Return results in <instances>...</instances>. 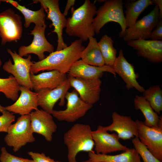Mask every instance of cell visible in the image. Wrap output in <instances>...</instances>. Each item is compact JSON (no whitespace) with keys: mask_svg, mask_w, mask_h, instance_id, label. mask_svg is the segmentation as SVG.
<instances>
[{"mask_svg":"<svg viewBox=\"0 0 162 162\" xmlns=\"http://www.w3.org/2000/svg\"><path fill=\"white\" fill-rule=\"evenodd\" d=\"M7 52L11 56L14 63L10 59L5 62L3 65V69L11 74L19 84L30 89H32V86L30 78V69L33 63L32 57L29 55L26 58L20 56L16 51L13 52L7 49Z\"/></svg>","mask_w":162,"mask_h":162,"instance_id":"obj_6","label":"cell"},{"mask_svg":"<svg viewBox=\"0 0 162 162\" xmlns=\"http://www.w3.org/2000/svg\"><path fill=\"white\" fill-rule=\"evenodd\" d=\"M4 140L8 146L12 147L15 152L28 143L35 141L33 135L30 114L21 116L15 123L9 127Z\"/></svg>","mask_w":162,"mask_h":162,"instance_id":"obj_5","label":"cell"},{"mask_svg":"<svg viewBox=\"0 0 162 162\" xmlns=\"http://www.w3.org/2000/svg\"><path fill=\"white\" fill-rule=\"evenodd\" d=\"M68 78L70 87L85 102L93 105L99 100L102 83L100 78L85 79L69 76Z\"/></svg>","mask_w":162,"mask_h":162,"instance_id":"obj_13","label":"cell"},{"mask_svg":"<svg viewBox=\"0 0 162 162\" xmlns=\"http://www.w3.org/2000/svg\"><path fill=\"white\" fill-rule=\"evenodd\" d=\"M153 4H154L158 7L159 9V20H161L162 18V0H152Z\"/></svg>","mask_w":162,"mask_h":162,"instance_id":"obj_37","label":"cell"},{"mask_svg":"<svg viewBox=\"0 0 162 162\" xmlns=\"http://www.w3.org/2000/svg\"><path fill=\"white\" fill-rule=\"evenodd\" d=\"M0 116V132H7L8 128L15 121V117L12 113L4 111Z\"/></svg>","mask_w":162,"mask_h":162,"instance_id":"obj_32","label":"cell"},{"mask_svg":"<svg viewBox=\"0 0 162 162\" xmlns=\"http://www.w3.org/2000/svg\"><path fill=\"white\" fill-rule=\"evenodd\" d=\"M28 154L32 158L34 162H62L55 161L49 156H47L44 153H39L29 152Z\"/></svg>","mask_w":162,"mask_h":162,"instance_id":"obj_34","label":"cell"},{"mask_svg":"<svg viewBox=\"0 0 162 162\" xmlns=\"http://www.w3.org/2000/svg\"><path fill=\"white\" fill-rule=\"evenodd\" d=\"M132 141L134 148L142 158L143 162H162L154 156L138 137L134 138Z\"/></svg>","mask_w":162,"mask_h":162,"instance_id":"obj_31","label":"cell"},{"mask_svg":"<svg viewBox=\"0 0 162 162\" xmlns=\"http://www.w3.org/2000/svg\"><path fill=\"white\" fill-rule=\"evenodd\" d=\"M105 65L112 66L117 58V51L113 41L107 34L104 35L98 42Z\"/></svg>","mask_w":162,"mask_h":162,"instance_id":"obj_28","label":"cell"},{"mask_svg":"<svg viewBox=\"0 0 162 162\" xmlns=\"http://www.w3.org/2000/svg\"><path fill=\"white\" fill-rule=\"evenodd\" d=\"M72 8L71 16L67 19L66 33L69 36L79 38L83 42L87 41L95 34L93 22L96 6L90 0H86L76 9Z\"/></svg>","mask_w":162,"mask_h":162,"instance_id":"obj_2","label":"cell"},{"mask_svg":"<svg viewBox=\"0 0 162 162\" xmlns=\"http://www.w3.org/2000/svg\"><path fill=\"white\" fill-rule=\"evenodd\" d=\"M89 159L94 162H141L140 157L134 148H129L120 154L110 155L88 152Z\"/></svg>","mask_w":162,"mask_h":162,"instance_id":"obj_23","label":"cell"},{"mask_svg":"<svg viewBox=\"0 0 162 162\" xmlns=\"http://www.w3.org/2000/svg\"><path fill=\"white\" fill-rule=\"evenodd\" d=\"M88 44L82 52L80 58L85 63L95 66L105 65L104 61L96 39L93 37L88 39Z\"/></svg>","mask_w":162,"mask_h":162,"instance_id":"obj_26","label":"cell"},{"mask_svg":"<svg viewBox=\"0 0 162 162\" xmlns=\"http://www.w3.org/2000/svg\"><path fill=\"white\" fill-rule=\"evenodd\" d=\"M33 132L43 136L47 141L51 142L53 134L57 126L51 114L42 109L32 112L29 114Z\"/></svg>","mask_w":162,"mask_h":162,"instance_id":"obj_17","label":"cell"},{"mask_svg":"<svg viewBox=\"0 0 162 162\" xmlns=\"http://www.w3.org/2000/svg\"><path fill=\"white\" fill-rule=\"evenodd\" d=\"M2 64L0 59V67ZM20 86L12 75L7 78H0V92L3 93L7 98L14 101H16L19 97Z\"/></svg>","mask_w":162,"mask_h":162,"instance_id":"obj_29","label":"cell"},{"mask_svg":"<svg viewBox=\"0 0 162 162\" xmlns=\"http://www.w3.org/2000/svg\"><path fill=\"white\" fill-rule=\"evenodd\" d=\"M22 32L21 16L11 8L0 13V37L2 45L20 40Z\"/></svg>","mask_w":162,"mask_h":162,"instance_id":"obj_10","label":"cell"},{"mask_svg":"<svg viewBox=\"0 0 162 162\" xmlns=\"http://www.w3.org/2000/svg\"><path fill=\"white\" fill-rule=\"evenodd\" d=\"M75 0H68L63 14L65 16H66L68 11L71 7L75 4Z\"/></svg>","mask_w":162,"mask_h":162,"instance_id":"obj_36","label":"cell"},{"mask_svg":"<svg viewBox=\"0 0 162 162\" xmlns=\"http://www.w3.org/2000/svg\"><path fill=\"white\" fill-rule=\"evenodd\" d=\"M107 72L116 76L112 66L106 65L95 66L87 64L81 60L75 62L68 73L69 76L85 79L100 78L104 73Z\"/></svg>","mask_w":162,"mask_h":162,"instance_id":"obj_21","label":"cell"},{"mask_svg":"<svg viewBox=\"0 0 162 162\" xmlns=\"http://www.w3.org/2000/svg\"><path fill=\"white\" fill-rule=\"evenodd\" d=\"M92 132L89 125L76 123L64 133L63 140L68 148V162H77L76 157L80 152L93 151L94 144Z\"/></svg>","mask_w":162,"mask_h":162,"instance_id":"obj_3","label":"cell"},{"mask_svg":"<svg viewBox=\"0 0 162 162\" xmlns=\"http://www.w3.org/2000/svg\"><path fill=\"white\" fill-rule=\"evenodd\" d=\"M143 97L149 103L153 110L160 114L162 111V90L159 85L152 86L145 89Z\"/></svg>","mask_w":162,"mask_h":162,"instance_id":"obj_30","label":"cell"},{"mask_svg":"<svg viewBox=\"0 0 162 162\" xmlns=\"http://www.w3.org/2000/svg\"><path fill=\"white\" fill-rule=\"evenodd\" d=\"M46 25L43 26H35L31 31L30 35L34 36L32 43L28 46H21L19 49L18 54L20 56H26L29 54L37 55L40 61L46 58L45 52L50 53L54 52V47L47 40L45 34Z\"/></svg>","mask_w":162,"mask_h":162,"instance_id":"obj_12","label":"cell"},{"mask_svg":"<svg viewBox=\"0 0 162 162\" xmlns=\"http://www.w3.org/2000/svg\"><path fill=\"white\" fill-rule=\"evenodd\" d=\"M138 138L157 159L162 161V123L149 127L143 122L136 119Z\"/></svg>","mask_w":162,"mask_h":162,"instance_id":"obj_11","label":"cell"},{"mask_svg":"<svg viewBox=\"0 0 162 162\" xmlns=\"http://www.w3.org/2000/svg\"><path fill=\"white\" fill-rule=\"evenodd\" d=\"M80 39L72 42L66 48L50 54L44 59L33 62L30 73L36 74L40 71L56 70L60 72L68 73L73 64L80 58L82 52L85 47Z\"/></svg>","mask_w":162,"mask_h":162,"instance_id":"obj_1","label":"cell"},{"mask_svg":"<svg viewBox=\"0 0 162 162\" xmlns=\"http://www.w3.org/2000/svg\"><path fill=\"white\" fill-rule=\"evenodd\" d=\"M0 161L1 162H34L32 160L18 157L11 154L7 152L4 147L1 149Z\"/></svg>","mask_w":162,"mask_h":162,"instance_id":"obj_33","label":"cell"},{"mask_svg":"<svg viewBox=\"0 0 162 162\" xmlns=\"http://www.w3.org/2000/svg\"><path fill=\"white\" fill-rule=\"evenodd\" d=\"M70 87L67 78L56 88L52 89H45L36 92L38 104L42 110L52 114L56 103L60 100L59 106H63L65 103V96Z\"/></svg>","mask_w":162,"mask_h":162,"instance_id":"obj_15","label":"cell"},{"mask_svg":"<svg viewBox=\"0 0 162 162\" xmlns=\"http://www.w3.org/2000/svg\"><path fill=\"white\" fill-rule=\"evenodd\" d=\"M2 0H0V4H1V2H2Z\"/></svg>","mask_w":162,"mask_h":162,"instance_id":"obj_40","label":"cell"},{"mask_svg":"<svg viewBox=\"0 0 162 162\" xmlns=\"http://www.w3.org/2000/svg\"><path fill=\"white\" fill-rule=\"evenodd\" d=\"M82 162H94L89 159L88 160L83 161Z\"/></svg>","mask_w":162,"mask_h":162,"instance_id":"obj_39","label":"cell"},{"mask_svg":"<svg viewBox=\"0 0 162 162\" xmlns=\"http://www.w3.org/2000/svg\"><path fill=\"white\" fill-rule=\"evenodd\" d=\"M58 0H35L34 3H40L47 14L46 19L52 21L50 27L53 26L54 29L51 33H56L58 38L56 51H59L68 47L64 43L62 36L63 29L67 26V19L60 10Z\"/></svg>","mask_w":162,"mask_h":162,"instance_id":"obj_9","label":"cell"},{"mask_svg":"<svg viewBox=\"0 0 162 162\" xmlns=\"http://www.w3.org/2000/svg\"><path fill=\"white\" fill-rule=\"evenodd\" d=\"M151 0H138L127 4L125 6V19L127 28L133 26L140 15L149 6L153 4Z\"/></svg>","mask_w":162,"mask_h":162,"instance_id":"obj_27","label":"cell"},{"mask_svg":"<svg viewBox=\"0 0 162 162\" xmlns=\"http://www.w3.org/2000/svg\"><path fill=\"white\" fill-rule=\"evenodd\" d=\"M150 38L151 40H162V21L160 20L155 29L152 32Z\"/></svg>","mask_w":162,"mask_h":162,"instance_id":"obj_35","label":"cell"},{"mask_svg":"<svg viewBox=\"0 0 162 162\" xmlns=\"http://www.w3.org/2000/svg\"><path fill=\"white\" fill-rule=\"evenodd\" d=\"M134 102L135 110H140L144 115L145 120L143 122L145 125L149 127H155L162 123V116L158 115L142 96L136 95Z\"/></svg>","mask_w":162,"mask_h":162,"instance_id":"obj_24","label":"cell"},{"mask_svg":"<svg viewBox=\"0 0 162 162\" xmlns=\"http://www.w3.org/2000/svg\"><path fill=\"white\" fill-rule=\"evenodd\" d=\"M2 2L8 3L19 10L23 15L25 19L24 25L26 28H28L32 23L35 26H43L45 24L46 14L43 7L37 11H33L26 8L25 6L18 4L16 1L12 0H2Z\"/></svg>","mask_w":162,"mask_h":162,"instance_id":"obj_25","label":"cell"},{"mask_svg":"<svg viewBox=\"0 0 162 162\" xmlns=\"http://www.w3.org/2000/svg\"><path fill=\"white\" fill-rule=\"evenodd\" d=\"M65 98L66 108L63 110H53L52 115L59 121L73 123L84 116L93 105L88 104L78 96L74 90L67 92Z\"/></svg>","mask_w":162,"mask_h":162,"instance_id":"obj_7","label":"cell"},{"mask_svg":"<svg viewBox=\"0 0 162 162\" xmlns=\"http://www.w3.org/2000/svg\"><path fill=\"white\" fill-rule=\"evenodd\" d=\"M32 88L36 92L45 89H54L67 79L66 74L52 70L35 75L30 73Z\"/></svg>","mask_w":162,"mask_h":162,"instance_id":"obj_22","label":"cell"},{"mask_svg":"<svg viewBox=\"0 0 162 162\" xmlns=\"http://www.w3.org/2000/svg\"><path fill=\"white\" fill-rule=\"evenodd\" d=\"M20 91L21 94L17 100L13 104L5 107V110L21 116L29 114L33 110H38L37 93L21 86Z\"/></svg>","mask_w":162,"mask_h":162,"instance_id":"obj_20","label":"cell"},{"mask_svg":"<svg viewBox=\"0 0 162 162\" xmlns=\"http://www.w3.org/2000/svg\"><path fill=\"white\" fill-rule=\"evenodd\" d=\"M137 55L153 63L162 62V41L139 39L127 42Z\"/></svg>","mask_w":162,"mask_h":162,"instance_id":"obj_19","label":"cell"},{"mask_svg":"<svg viewBox=\"0 0 162 162\" xmlns=\"http://www.w3.org/2000/svg\"><path fill=\"white\" fill-rule=\"evenodd\" d=\"M92 136L96 154H107L119 151L124 152L129 148L120 143L117 134L108 133L101 125H99L96 130L92 131Z\"/></svg>","mask_w":162,"mask_h":162,"instance_id":"obj_14","label":"cell"},{"mask_svg":"<svg viewBox=\"0 0 162 162\" xmlns=\"http://www.w3.org/2000/svg\"><path fill=\"white\" fill-rule=\"evenodd\" d=\"M112 67L115 73L118 74L125 83L128 90L134 88L140 92L144 91V87L137 81L139 75L136 73L134 66L129 62L124 57L122 50H120L118 55Z\"/></svg>","mask_w":162,"mask_h":162,"instance_id":"obj_16","label":"cell"},{"mask_svg":"<svg viewBox=\"0 0 162 162\" xmlns=\"http://www.w3.org/2000/svg\"><path fill=\"white\" fill-rule=\"evenodd\" d=\"M159 9L156 5L147 15L126 28L124 40L128 42L150 38L151 34L159 21Z\"/></svg>","mask_w":162,"mask_h":162,"instance_id":"obj_8","label":"cell"},{"mask_svg":"<svg viewBox=\"0 0 162 162\" xmlns=\"http://www.w3.org/2000/svg\"><path fill=\"white\" fill-rule=\"evenodd\" d=\"M6 110L5 107L2 106L0 104V113L1 112L2 113L4 111Z\"/></svg>","mask_w":162,"mask_h":162,"instance_id":"obj_38","label":"cell"},{"mask_svg":"<svg viewBox=\"0 0 162 162\" xmlns=\"http://www.w3.org/2000/svg\"><path fill=\"white\" fill-rule=\"evenodd\" d=\"M112 117V123L109 126H103L104 130L116 132L119 138L123 140L130 139L134 137H138L136 122L130 117L113 112Z\"/></svg>","mask_w":162,"mask_h":162,"instance_id":"obj_18","label":"cell"},{"mask_svg":"<svg viewBox=\"0 0 162 162\" xmlns=\"http://www.w3.org/2000/svg\"><path fill=\"white\" fill-rule=\"evenodd\" d=\"M96 14L93 22L95 33H100L101 29L107 23L114 22L120 26L121 31L119 35L120 37H123L127 28L122 0H105L103 4L97 10Z\"/></svg>","mask_w":162,"mask_h":162,"instance_id":"obj_4","label":"cell"}]
</instances>
